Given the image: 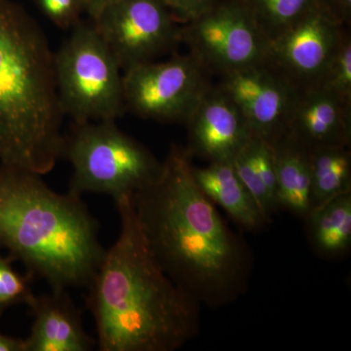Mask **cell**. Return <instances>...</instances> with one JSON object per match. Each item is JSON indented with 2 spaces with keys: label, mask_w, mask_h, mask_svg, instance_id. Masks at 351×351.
Listing matches in <instances>:
<instances>
[{
  "label": "cell",
  "mask_w": 351,
  "mask_h": 351,
  "mask_svg": "<svg viewBox=\"0 0 351 351\" xmlns=\"http://www.w3.org/2000/svg\"><path fill=\"white\" fill-rule=\"evenodd\" d=\"M191 157L173 145L159 174L133 193V204L164 272L200 306L219 308L246 293L253 253L196 184Z\"/></svg>",
  "instance_id": "obj_1"
},
{
  "label": "cell",
  "mask_w": 351,
  "mask_h": 351,
  "mask_svg": "<svg viewBox=\"0 0 351 351\" xmlns=\"http://www.w3.org/2000/svg\"><path fill=\"white\" fill-rule=\"evenodd\" d=\"M114 202L119 237L106 250L87 287L98 350H179L199 334L201 306L156 262L138 223L133 195Z\"/></svg>",
  "instance_id": "obj_2"
},
{
  "label": "cell",
  "mask_w": 351,
  "mask_h": 351,
  "mask_svg": "<svg viewBox=\"0 0 351 351\" xmlns=\"http://www.w3.org/2000/svg\"><path fill=\"white\" fill-rule=\"evenodd\" d=\"M0 248L51 290L87 288L106 249L82 195L59 193L32 171L0 163Z\"/></svg>",
  "instance_id": "obj_3"
},
{
  "label": "cell",
  "mask_w": 351,
  "mask_h": 351,
  "mask_svg": "<svg viewBox=\"0 0 351 351\" xmlns=\"http://www.w3.org/2000/svg\"><path fill=\"white\" fill-rule=\"evenodd\" d=\"M54 54L31 14L0 0V163L41 176L62 158L64 141Z\"/></svg>",
  "instance_id": "obj_4"
},
{
  "label": "cell",
  "mask_w": 351,
  "mask_h": 351,
  "mask_svg": "<svg viewBox=\"0 0 351 351\" xmlns=\"http://www.w3.org/2000/svg\"><path fill=\"white\" fill-rule=\"evenodd\" d=\"M62 158L73 166L69 191L78 195L101 193L114 201L133 195L154 180L162 166L115 121L73 122L64 136Z\"/></svg>",
  "instance_id": "obj_5"
},
{
  "label": "cell",
  "mask_w": 351,
  "mask_h": 351,
  "mask_svg": "<svg viewBox=\"0 0 351 351\" xmlns=\"http://www.w3.org/2000/svg\"><path fill=\"white\" fill-rule=\"evenodd\" d=\"M54 69L60 106L75 123L117 121L126 112L122 69L93 25L71 27Z\"/></svg>",
  "instance_id": "obj_6"
},
{
  "label": "cell",
  "mask_w": 351,
  "mask_h": 351,
  "mask_svg": "<svg viewBox=\"0 0 351 351\" xmlns=\"http://www.w3.org/2000/svg\"><path fill=\"white\" fill-rule=\"evenodd\" d=\"M180 38L201 68L221 76L265 64L269 44L244 0H219L182 25Z\"/></svg>",
  "instance_id": "obj_7"
},
{
  "label": "cell",
  "mask_w": 351,
  "mask_h": 351,
  "mask_svg": "<svg viewBox=\"0 0 351 351\" xmlns=\"http://www.w3.org/2000/svg\"><path fill=\"white\" fill-rule=\"evenodd\" d=\"M206 75L189 54L127 69L123 71L126 112L145 119L186 123L210 87Z\"/></svg>",
  "instance_id": "obj_8"
},
{
  "label": "cell",
  "mask_w": 351,
  "mask_h": 351,
  "mask_svg": "<svg viewBox=\"0 0 351 351\" xmlns=\"http://www.w3.org/2000/svg\"><path fill=\"white\" fill-rule=\"evenodd\" d=\"M178 23L163 0H119L93 25L125 71L172 52L181 43Z\"/></svg>",
  "instance_id": "obj_9"
},
{
  "label": "cell",
  "mask_w": 351,
  "mask_h": 351,
  "mask_svg": "<svg viewBox=\"0 0 351 351\" xmlns=\"http://www.w3.org/2000/svg\"><path fill=\"white\" fill-rule=\"evenodd\" d=\"M348 27L314 4L287 31L269 41L267 61L297 89L319 84Z\"/></svg>",
  "instance_id": "obj_10"
},
{
  "label": "cell",
  "mask_w": 351,
  "mask_h": 351,
  "mask_svg": "<svg viewBox=\"0 0 351 351\" xmlns=\"http://www.w3.org/2000/svg\"><path fill=\"white\" fill-rule=\"evenodd\" d=\"M221 90L244 115L253 136L274 144L287 131L299 94L288 80L267 64L223 76Z\"/></svg>",
  "instance_id": "obj_11"
},
{
  "label": "cell",
  "mask_w": 351,
  "mask_h": 351,
  "mask_svg": "<svg viewBox=\"0 0 351 351\" xmlns=\"http://www.w3.org/2000/svg\"><path fill=\"white\" fill-rule=\"evenodd\" d=\"M186 124V151L209 162L232 161L253 136L244 115L219 87L208 88Z\"/></svg>",
  "instance_id": "obj_12"
},
{
  "label": "cell",
  "mask_w": 351,
  "mask_h": 351,
  "mask_svg": "<svg viewBox=\"0 0 351 351\" xmlns=\"http://www.w3.org/2000/svg\"><path fill=\"white\" fill-rule=\"evenodd\" d=\"M284 136L308 152L350 147L351 104L319 85L300 90Z\"/></svg>",
  "instance_id": "obj_13"
},
{
  "label": "cell",
  "mask_w": 351,
  "mask_h": 351,
  "mask_svg": "<svg viewBox=\"0 0 351 351\" xmlns=\"http://www.w3.org/2000/svg\"><path fill=\"white\" fill-rule=\"evenodd\" d=\"M27 306L34 315L31 334L25 339L27 351H90L97 346L66 290L34 295Z\"/></svg>",
  "instance_id": "obj_14"
},
{
  "label": "cell",
  "mask_w": 351,
  "mask_h": 351,
  "mask_svg": "<svg viewBox=\"0 0 351 351\" xmlns=\"http://www.w3.org/2000/svg\"><path fill=\"white\" fill-rule=\"evenodd\" d=\"M193 174L204 195L223 208L244 232H260L271 223L240 181L232 161H215L206 167H193Z\"/></svg>",
  "instance_id": "obj_15"
},
{
  "label": "cell",
  "mask_w": 351,
  "mask_h": 351,
  "mask_svg": "<svg viewBox=\"0 0 351 351\" xmlns=\"http://www.w3.org/2000/svg\"><path fill=\"white\" fill-rule=\"evenodd\" d=\"M272 145L276 156L278 208L304 219L313 210L309 152L287 136Z\"/></svg>",
  "instance_id": "obj_16"
},
{
  "label": "cell",
  "mask_w": 351,
  "mask_h": 351,
  "mask_svg": "<svg viewBox=\"0 0 351 351\" xmlns=\"http://www.w3.org/2000/svg\"><path fill=\"white\" fill-rule=\"evenodd\" d=\"M307 239L316 255L339 258L351 249V193L337 196L306 219Z\"/></svg>",
  "instance_id": "obj_17"
},
{
  "label": "cell",
  "mask_w": 351,
  "mask_h": 351,
  "mask_svg": "<svg viewBox=\"0 0 351 351\" xmlns=\"http://www.w3.org/2000/svg\"><path fill=\"white\" fill-rule=\"evenodd\" d=\"M309 157L313 212L337 196L351 193L350 147L317 149L309 152Z\"/></svg>",
  "instance_id": "obj_18"
},
{
  "label": "cell",
  "mask_w": 351,
  "mask_h": 351,
  "mask_svg": "<svg viewBox=\"0 0 351 351\" xmlns=\"http://www.w3.org/2000/svg\"><path fill=\"white\" fill-rule=\"evenodd\" d=\"M265 38L271 41L287 31L315 4V0H244Z\"/></svg>",
  "instance_id": "obj_19"
},
{
  "label": "cell",
  "mask_w": 351,
  "mask_h": 351,
  "mask_svg": "<svg viewBox=\"0 0 351 351\" xmlns=\"http://www.w3.org/2000/svg\"><path fill=\"white\" fill-rule=\"evenodd\" d=\"M15 260L10 255L3 256L0 248V319L11 306L27 304L34 297V277L16 271Z\"/></svg>",
  "instance_id": "obj_20"
},
{
  "label": "cell",
  "mask_w": 351,
  "mask_h": 351,
  "mask_svg": "<svg viewBox=\"0 0 351 351\" xmlns=\"http://www.w3.org/2000/svg\"><path fill=\"white\" fill-rule=\"evenodd\" d=\"M319 86L336 95L341 100L351 104V38L346 32L332 57Z\"/></svg>",
  "instance_id": "obj_21"
},
{
  "label": "cell",
  "mask_w": 351,
  "mask_h": 351,
  "mask_svg": "<svg viewBox=\"0 0 351 351\" xmlns=\"http://www.w3.org/2000/svg\"><path fill=\"white\" fill-rule=\"evenodd\" d=\"M41 12L58 27L68 29L80 23L85 0H32Z\"/></svg>",
  "instance_id": "obj_22"
},
{
  "label": "cell",
  "mask_w": 351,
  "mask_h": 351,
  "mask_svg": "<svg viewBox=\"0 0 351 351\" xmlns=\"http://www.w3.org/2000/svg\"><path fill=\"white\" fill-rule=\"evenodd\" d=\"M178 22L186 24L200 17L219 0H163Z\"/></svg>",
  "instance_id": "obj_23"
},
{
  "label": "cell",
  "mask_w": 351,
  "mask_h": 351,
  "mask_svg": "<svg viewBox=\"0 0 351 351\" xmlns=\"http://www.w3.org/2000/svg\"><path fill=\"white\" fill-rule=\"evenodd\" d=\"M315 4L341 25L350 27L351 0H315Z\"/></svg>",
  "instance_id": "obj_24"
},
{
  "label": "cell",
  "mask_w": 351,
  "mask_h": 351,
  "mask_svg": "<svg viewBox=\"0 0 351 351\" xmlns=\"http://www.w3.org/2000/svg\"><path fill=\"white\" fill-rule=\"evenodd\" d=\"M0 351H27L25 339L7 336L0 332Z\"/></svg>",
  "instance_id": "obj_25"
},
{
  "label": "cell",
  "mask_w": 351,
  "mask_h": 351,
  "mask_svg": "<svg viewBox=\"0 0 351 351\" xmlns=\"http://www.w3.org/2000/svg\"><path fill=\"white\" fill-rule=\"evenodd\" d=\"M117 1L119 0H85V12L94 21L107 7Z\"/></svg>",
  "instance_id": "obj_26"
}]
</instances>
